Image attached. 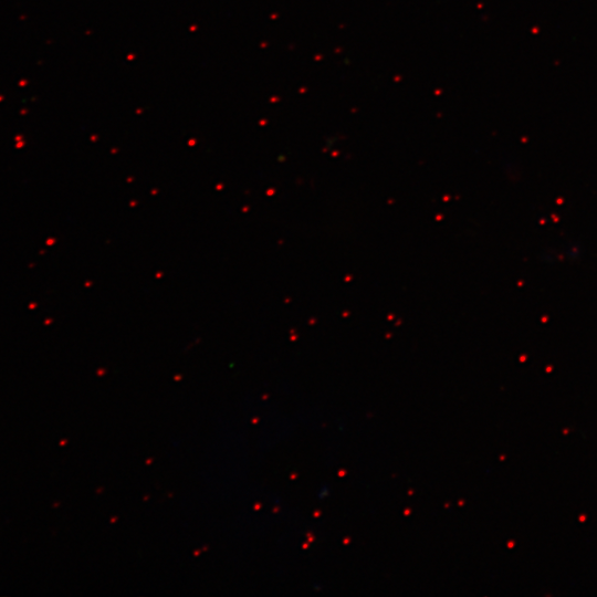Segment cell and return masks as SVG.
Here are the masks:
<instances>
[]
</instances>
